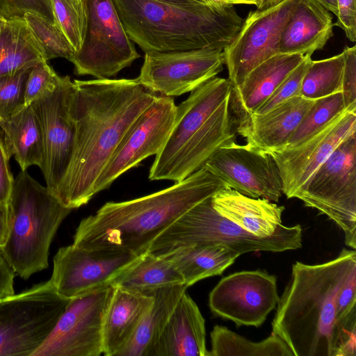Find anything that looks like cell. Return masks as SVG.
<instances>
[{
  "label": "cell",
  "instance_id": "7c38bea8",
  "mask_svg": "<svg viewBox=\"0 0 356 356\" xmlns=\"http://www.w3.org/2000/svg\"><path fill=\"white\" fill-rule=\"evenodd\" d=\"M140 256L118 250L84 249L72 244L60 248L54 257L49 281L58 296L71 300L111 285Z\"/></svg>",
  "mask_w": 356,
  "mask_h": 356
},
{
  "label": "cell",
  "instance_id": "8fae6325",
  "mask_svg": "<svg viewBox=\"0 0 356 356\" xmlns=\"http://www.w3.org/2000/svg\"><path fill=\"white\" fill-rule=\"evenodd\" d=\"M114 286L70 300L53 330L31 356H99L104 316Z\"/></svg>",
  "mask_w": 356,
  "mask_h": 356
},
{
  "label": "cell",
  "instance_id": "816d5d0a",
  "mask_svg": "<svg viewBox=\"0 0 356 356\" xmlns=\"http://www.w3.org/2000/svg\"><path fill=\"white\" fill-rule=\"evenodd\" d=\"M196 1H199L200 3H206L204 0H196Z\"/></svg>",
  "mask_w": 356,
  "mask_h": 356
},
{
  "label": "cell",
  "instance_id": "52a82bcc",
  "mask_svg": "<svg viewBox=\"0 0 356 356\" xmlns=\"http://www.w3.org/2000/svg\"><path fill=\"white\" fill-rule=\"evenodd\" d=\"M300 225H282L273 234L258 237L220 215L213 207L211 197L188 210L163 231L147 252L157 253L175 247L193 244H220L240 255L252 252H280L302 247Z\"/></svg>",
  "mask_w": 356,
  "mask_h": 356
},
{
  "label": "cell",
  "instance_id": "5b68a950",
  "mask_svg": "<svg viewBox=\"0 0 356 356\" xmlns=\"http://www.w3.org/2000/svg\"><path fill=\"white\" fill-rule=\"evenodd\" d=\"M231 92L227 79L215 76L177 106L174 126L150 168V180L180 182L201 169L220 147L236 142Z\"/></svg>",
  "mask_w": 356,
  "mask_h": 356
},
{
  "label": "cell",
  "instance_id": "b9f144b4",
  "mask_svg": "<svg viewBox=\"0 0 356 356\" xmlns=\"http://www.w3.org/2000/svg\"><path fill=\"white\" fill-rule=\"evenodd\" d=\"M337 20L335 26L345 32L351 42L356 40V0H337Z\"/></svg>",
  "mask_w": 356,
  "mask_h": 356
},
{
  "label": "cell",
  "instance_id": "ffe728a7",
  "mask_svg": "<svg viewBox=\"0 0 356 356\" xmlns=\"http://www.w3.org/2000/svg\"><path fill=\"white\" fill-rule=\"evenodd\" d=\"M316 99L293 97L261 115L252 114L236 125L248 145L268 153L284 149Z\"/></svg>",
  "mask_w": 356,
  "mask_h": 356
},
{
  "label": "cell",
  "instance_id": "d4e9b609",
  "mask_svg": "<svg viewBox=\"0 0 356 356\" xmlns=\"http://www.w3.org/2000/svg\"><path fill=\"white\" fill-rule=\"evenodd\" d=\"M103 323V354L116 356L134 334L154 297L114 286Z\"/></svg>",
  "mask_w": 356,
  "mask_h": 356
},
{
  "label": "cell",
  "instance_id": "836d02e7",
  "mask_svg": "<svg viewBox=\"0 0 356 356\" xmlns=\"http://www.w3.org/2000/svg\"><path fill=\"white\" fill-rule=\"evenodd\" d=\"M345 111L341 92L316 99L305 114L285 148L298 145L312 137Z\"/></svg>",
  "mask_w": 356,
  "mask_h": 356
},
{
  "label": "cell",
  "instance_id": "ab89813d",
  "mask_svg": "<svg viewBox=\"0 0 356 356\" xmlns=\"http://www.w3.org/2000/svg\"><path fill=\"white\" fill-rule=\"evenodd\" d=\"M341 93L345 109L356 112V47H346Z\"/></svg>",
  "mask_w": 356,
  "mask_h": 356
},
{
  "label": "cell",
  "instance_id": "cb8c5ba5",
  "mask_svg": "<svg viewBox=\"0 0 356 356\" xmlns=\"http://www.w3.org/2000/svg\"><path fill=\"white\" fill-rule=\"evenodd\" d=\"M211 201L220 215L254 236H271L282 225L284 207L266 199L251 197L227 187L215 193Z\"/></svg>",
  "mask_w": 356,
  "mask_h": 356
},
{
  "label": "cell",
  "instance_id": "ba28073f",
  "mask_svg": "<svg viewBox=\"0 0 356 356\" xmlns=\"http://www.w3.org/2000/svg\"><path fill=\"white\" fill-rule=\"evenodd\" d=\"M293 198L317 209L356 248V133L343 141L297 191Z\"/></svg>",
  "mask_w": 356,
  "mask_h": 356
},
{
  "label": "cell",
  "instance_id": "3957f363",
  "mask_svg": "<svg viewBox=\"0 0 356 356\" xmlns=\"http://www.w3.org/2000/svg\"><path fill=\"white\" fill-rule=\"evenodd\" d=\"M225 188L223 181L202 167L163 190L128 201L106 202L81 220L72 244L140 256L188 210Z\"/></svg>",
  "mask_w": 356,
  "mask_h": 356
},
{
  "label": "cell",
  "instance_id": "1f68e13d",
  "mask_svg": "<svg viewBox=\"0 0 356 356\" xmlns=\"http://www.w3.org/2000/svg\"><path fill=\"white\" fill-rule=\"evenodd\" d=\"M344 54L312 60L303 78L300 95L317 99L341 92Z\"/></svg>",
  "mask_w": 356,
  "mask_h": 356
},
{
  "label": "cell",
  "instance_id": "d6a6232c",
  "mask_svg": "<svg viewBox=\"0 0 356 356\" xmlns=\"http://www.w3.org/2000/svg\"><path fill=\"white\" fill-rule=\"evenodd\" d=\"M23 19L44 60L64 58L70 61L75 51L56 23L33 13H26Z\"/></svg>",
  "mask_w": 356,
  "mask_h": 356
},
{
  "label": "cell",
  "instance_id": "7a4b0ae2",
  "mask_svg": "<svg viewBox=\"0 0 356 356\" xmlns=\"http://www.w3.org/2000/svg\"><path fill=\"white\" fill-rule=\"evenodd\" d=\"M356 268L355 250L318 264L296 261L280 296L272 332L293 356H355L356 336L337 318V298L349 272Z\"/></svg>",
  "mask_w": 356,
  "mask_h": 356
},
{
  "label": "cell",
  "instance_id": "7402d4cb",
  "mask_svg": "<svg viewBox=\"0 0 356 356\" xmlns=\"http://www.w3.org/2000/svg\"><path fill=\"white\" fill-rule=\"evenodd\" d=\"M151 356H209L204 318L186 291L174 309Z\"/></svg>",
  "mask_w": 356,
  "mask_h": 356
},
{
  "label": "cell",
  "instance_id": "e575fe53",
  "mask_svg": "<svg viewBox=\"0 0 356 356\" xmlns=\"http://www.w3.org/2000/svg\"><path fill=\"white\" fill-rule=\"evenodd\" d=\"M55 23L66 36L75 52L83 42L86 10L83 0H51Z\"/></svg>",
  "mask_w": 356,
  "mask_h": 356
},
{
  "label": "cell",
  "instance_id": "ac0fdd59",
  "mask_svg": "<svg viewBox=\"0 0 356 356\" xmlns=\"http://www.w3.org/2000/svg\"><path fill=\"white\" fill-rule=\"evenodd\" d=\"M203 167L245 195L277 202L283 194L280 171L270 154L248 144L222 146Z\"/></svg>",
  "mask_w": 356,
  "mask_h": 356
},
{
  "label": "cell",
  "instance_id": "4fadbf2b",
  "mask_svg": "<svg viewBox=\"0 0 356 356\" xmlns=\"http://www.w3.org/2000/svg\"><path fill=\"white\" fill-rule=\"evenodd\" d=\"M172 97L158 95L129 128L108 163L97 178L95 195L111 186L124 172L152 155H156L165 145L176 117Z\"/></svg>",
  "mask_w": 356,
  "mask_h": 356
},
{
  "label": "cell",
  "instance_id": "8d00e7d4",
  "mask_svg": "<svg viewBox=\"0 0 356 356\" xmlns=\"http://www.w3.org/2000/svg\"><path fill=\"white\" fill-rule=\"evenodd\" d=\"M312 61L311 56L306 55L302 62L281 82L254 114L266 113L284 102L300 95L303 78Z\"/></svg>",
  "mask_w": 356,
  "mask_h": 356
},
{
  "label": "cell",
  "instance_id": "603a6c76",
  "mask_svg": "<svg viewBox=\"0 0 356 356\" xmlns=\"http://www.w3.org/2000/svg\"><path fill=\"white\" fill-rule=\"evenodd\" d=\"M332 17L316 0H299L280 36L279 54L309 55L332 36Z\"/></svg>",
  "mask_w": 356,
  "mask_h": 356
},
{
  "label": "cell",
  "instance_id": "277c9868",
  "mask_svg": "<svg viewBox=\"0 0 356 356\" xmlns=\"http://www.w3.org/2000/svg\"><path fill=\"white\" fill-rule=\"evenodd\" d=\"M112 1L129 38L145 53L208 47L223 50L244 22L232 5Z\"/></svg>",
  "mask_w": 356,
  "mask_h": 356
},
{
  "label": "cell",
  "instance_id": "f35d334b",
  "mask_svg": "<svg viewBox=\"0 0 356 356\" xmlns=\"http://www.w3.org/2000/svg\"><path fill=\"white\" fill-rule=\"evenodd\" d=\"M26 13L38 14L55 23L51 0H0V17L6 20L23 19Z\"/></svg>",
  "mask_w": 356,
  "mask_h": 356
},
{
  "label": "cell",
  "instance_id": "9c48e42d",
  "mask_svg": "<svg viewBox=\"0 0 356 356\" xmlns=\"http://www.w3.org/2000/svg\"><path fill=\"white\" fill-rule=\"evenodd\" d=\"M70 300L49 280L0 299V356H31L47 339Z\"/></svg>",
  "mask_w": 356,
  "mask_h": 356
},
{
  "label": "cell",
  "instance_id": "d590c367",
  "mask_svg": "<svg viewBox=\"0 0 356 356\" xmlns=\"http://www.w3.org/2000/svg\"><path fill=\"white\" fill-rule=\"evenodd\" d=\"M31 68L0 76V121H4L24 107V88Z\"/></svg>",
  "mask_w": 356,
  "mask_h": 356
},
{
  "label": "cell",
  "instance_id": "f6af8a7d",
  "mask_svg": "<svg viewBox=\"0 0 356 356\" xmlns=\"http://www.w3.org/2000/svg\"><path fill=\"white\" fill-rule=\"evenodd\" d=\"M327 11L333 13L336 16L337 15V0H316Z\"/></svg>",
  "mask_w": 356,
  "mask_h": 356
},
{
  "label": "cell",
  "instance_id": "9a60e30c",
  "mask_svg": "<svg viewBox=\"0 0 356 356\" xmlns=\"http://www.w3.org/2000/svg\"><path fill=\"white\" fill-rule=\"evenodd\" d=\"M299 0H284L250 13L233 41L223 49L232 88L239 86L256 66L276 55L282 32Z\"/></svg>",
  "mask_w": 356,
  "mask_h": 356
},
{
  "label": "cell",
  "instance_id": "7bdbcfd3",
  "mask_svg": "<svg viewBox=\"0 0 356 356\" xmlns=\"http://www.w3.org/2000/svg\"><path fill=\"white\" fill-rule=\"evenodd\" d=\"M15 273L7 260L2 248H0V299L15 293Z\"/></svg>",
  "mask_w": 356,
  "mask_h": 356
},
{
  "label": "cell",
  "instance_id": "681fc988",
  "mask_svg": "<svg viewBox=\"0 0 356 356\" xmlns=\"http://www.w3.org/2000/svg\"><path fill=\"white\" fill-rule=\"evenodd\" d=\"M207 4L216 6H228L225 0H204Z\"/></svg>",
  "mask_w": 356,
  "mask_h": 356
},
{
  "label": "cell",
  "instance_id": "bcb514c9",
  "mask_svg": "<svg viewBox=\"0 0 356 356\" xmlns=\"http://www.w3.org/2000/svg\"><path fill=\"white\" fill-rule=\"evenodd\" d=\"M284 0H260L256 5L257 10H264L271 8Z\"/></svg>",
  "mask_w": 356,
  "mask_h": 356
},
{
  "label": "cell",
  "instance_id": "74e56055",
  "mask_svg": "<svg viewBox=\"0 0 356 356\" xmlns=\"http://www.w3.org/2000/svg\"><path fill=\"white\" fill-rule=\"evenodd\" d=\"M62 78L45 60L33 67L25 83L24 106L31 105L42 96L53 91Z\"/></svg>",
  "mask_w": 356,
  "mask_h": 356
},
{
  "label": "cell",
  "instance_id": "60d3db41",
  "mask_svg": "<svg viewBox=\"0 0 356 356\" xmlns=\"http://www.w3.org/2000/svg\"><path fill=\"white\" fill-rule=\"evenodd\" d=\"M11 156L3 131L0 127V206L7 204L14 181L9 165Z\"/></svg>",
  "mask_w": 356,
  "mask_h": 356
},
{
  "label": "cell",
  "instance_id": "7dc6e473",
  "mask_svg": "<svg viewBox=\"0 0 356 356\" xmlns=\"http://www.w3.org/2000/svg\"><path fill=\"white\" fill-rule=\"evenodd\" d=\"M228 5L234 4H254L255 6L259 3L260 0H225Z\"/></svg>",
  "mask_w": 356,
  "mask_h": 356
},
{
  "label": "cell",
  "instance_id": "484cf974",
  "mask_svg": "<svg viewBox=\"0 0 356 356\" xmlns=\"http://www.w3.org/2000/svg\"><path fill=\"white\" fill-rule=\"evenodd\" d=\"M158 254L170 261L188 287L203 279L221 275L241 256L220 244H193L175 247Z\"/></svg>",
  "mask_w": 356,
  "mask_h": 356
},
{
  "label": "cell",
  "instance_id": "6da1fadb",
  "mask_svg": "<svg viewBox=\"0 0 356 356\" xmlns=\"http://www.w3.org/2000/svg\"><path fill=\"white\" fill-rule=\"evenodd\" d=\"M74 138L67 170L54 195L74 209L94 196V186L123 136L158 95L136 79L74 80Z\"/></svg>",
  "mask_w": 356,
  "mask_h": 356
},
{
  "label": "cell",
  "instance_id": "5bb4252c",
  "mask_svg": "<svg viewBox=\"0 0 356 356\" xmlns=\"http://www.w3.org/2000/svg\"><path fill=\"white\" fill-rule=\"evenodd\" d=\"M223 64V50L216 48L146 52L136 80L157 95L172 97L216 76Z\"/></svg>",
  "mask_w": 356,
  "mask_h": 356
},
{
  "label": "cell",
  "instance_id": "4dcf8cb0",
  "mask_svg": "<svg viewBox=\"0 0 356 356\" xmlns=\"http://www.w3.org/2000/svg\"><path fill=\"white\" fill-rule=\"evenodd\" d=\"M209 356H293L286 344L273 332L254 342L225 326L216 325L210 333Z\"/></svg>",
  "mask_w": 356,
  "mask_h": 356
},
{
  "label": "cell",
  "instance_id": "d6986e66",
  "mask_svg": "<svg viewBox=\"0 0 356 356\" xmlns=\"http://www.w3.org/2000/svg\"><path fill=\"white\" fill-rule=\"evenodd\" d=\"M355 133L356 112L345 111L301 143L270 152L280 171L283 194L293 198L337 147Z\"/></svg>",
  "mask_w": 356,
  "mask_h": 356
},
{
  "label": "cell",
  "instance_id": "c3c4849f",
  "mask_svg": "<svg viewBox=\"0 0 356 356\" xmlns=\"http://www.w3.org/2000/svg\"><path fill=\"white\" fill-rule=\"evenodd\" d=\"M164 1L167 3H175V4H190L193 3H197L199 1L196 0H157ZM200 3V2H199Z\"/></svg>",
  "mask_w": 356,
  "mask_h": 356
},
{
  "label": "cell",
  "instance_id": "30bf717a",
  "mask_svg": "<svg viewBox=\"0 0 356 356\" xmlns=\"http://www.w3.org/2000/svg\"><path fill=\"white\" fill-rule=\"evenodd\" d=\"M86 27L81 49L70 60L77 75L110 79L140 54L127 35L112 0H83Z\"/></svg>",
  "mask_w": 356,
  "mask_h": 356
},
{
  "label": "cell",
  "instance_id": "2e32d148",
  "mask_svg": "<svg viewBox=\"0 0 356 356\" xmlns=\"http://www.w3.org/2000/svg\"><path fill=\"white\" fill-rule=\"evenodd\" d=\"M277 278L266 270H242L222 278L209 296L211 312L236 326H261L276 308Z\"/></svg>",
  "mask_w": 356,
  "mask_h": 356
},
{
  "label": "cell",
  "instance_id": "f546056e",
  "mask_svg": "<svg viewBox=\"0 0 356 356\" xmlns=\"http://www.w3.org/2000/svg\"><path fill=\"white\" fill-rule=\"evenodd\" d=\"M44 60L23 19L6 20L0 31V76Z\"/></svg>",
  "mask_w": 356,
  "mask_h": 356
},
{
  "label": "cell",
  "instance_id": "4316f807",
  "mask_svg": "<svg viewBox=\"0 0 356 356\" xmlns=\"http://www.w3.org/2000/svg\"><path fill=\"white\" fill-rule=\"evenodd\" d=\"M188 287L176 284L157 289L149 294L154 301L134 334L116 356H151L174 309Z\"/></svg>",
  "mask_w": 356,
  "mask_h": 356
},
{
  "label": "cell",
  "instance_id": "ee69618b",
  "mask_svg": "<svg viewBox=\"0 0 356 356\" xmlns=\"http://www.w3.org/2000/svg\"><path fill=\"white\" fill-rule=\"evenodd\" d=\"M11 225V214L8 203L0 206V248L6 244Z\"/></svg>",
  "mask_w": 356,
  "mask_h": 356
},
{
  "label": "cell",
  "instance_id": "83f0119b",
  "mask_svg": "<svg viewBox=\"0 0 356 356\" xmlns=\"http://www.w3.org/2000/svg\"><path fill=\"white\" fill-rule=\"evenodd\" d=\"M6 143L12 156L18 163L21 171L31 165L40 168L43 165V142L38 117L31 105L4 121H0Z\"/></svg>",
  "mask_w": 356,
  "mask_h": 356
},
{
  "label": "cell",
  "instance_id": "44dd1931",
  "mask_svg": "<svg viewBox=\"0 0 356 356\" xmlns=\"http://www.w3.org/2000/svg\"><path fill=\"white\" fill-rule=\"evenodd\" d=\"M305 56L299 54L274 55L252 69L239 86L232 88L229 106L236 124L254 114Z\"/></svg>",
  "mask_w": 356,
  "mask_h": 356
},
{
  "label": "cell",
  "instance_id": "f907efd6",
  "mask_svg": "<svg viewBox=\"0 0 356 356\" xmlns=\"http://www.w3.org/2000/svg\"><path fill=\"white\" fill-rule=\"evenodd\" d=\"M6 20L2 17H0V31L3 27L4 24H6Z\"/></svg>",
  "mask_w": 356,
  "mask_h": 356
},
{
  "label": "cell",
  "instance_id": "e0dca14e",
  "mask_svg": "<svg viewBox=\"0 0 356 356\" xmlns=\"http://www.w3.org/2000/svg\"><path fill=\"white\" fill-rule=\"evenodd\" d=\"M74 81L63 76L58 86L31 105L41 127L44 160L41 169L46 186L54 196L68 167L74 138L71 103Z\"/></svg>",
  "mask_w": 356,
  "mask_h": 356
},
{
  "label": "cell",
  "instance_id": "f1b7e54d",
  "mask_svg": "<svg viewBox=\"0 0 356 356\" xmlns=\"http://www.w3.org/2000/svg\"><path fill=\"white\" fill-rule=\"evenodd\" d=\"M185 284L181 275L162 256L146 252L111 285L124 289L149 294L170 285Z\"/></svg>",
  "mask_w": 356,
  "mask_h": 356
},
{
  "label": "cell",
  "instance_id": "8992f818",
  "mask_svg": "<svg viewBox=\"0 0 356 356\" xmlns=\"http://www.w3.org/2000/svg\"><path fill=\"white\" fill-rule=\"evenodd\" d=\"M7 203L11 225L2 249L15 274L26 280L47 268L52 241L72 209L62 205L26 170L14 179Z\"/></svg>",
  "mask_w": 356,
  "mask_h": 356
}]
</instances>
